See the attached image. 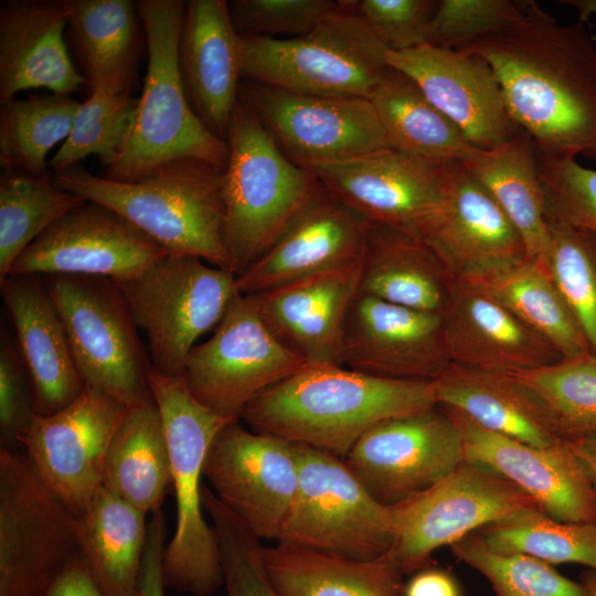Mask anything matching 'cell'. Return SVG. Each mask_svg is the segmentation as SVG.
Segmentation results:
<instances>
[{"label": "cell", "mask_w": 596, "mask_h": 596, "mask_svg": "<svg viewBox=\"0 0 596 596\" xmlns=\"http://www.w3.org/2000/svg\"><path fill=\"white\" fill-rule=\"evenodd\" d=\"M579 457V456H578ZM581 458V457H579ZM583 459V458H582ZM583 461L585 462L592 478H593V481H594V486H595V489H596V465L583 459Z\"/></svg>", "instance_id": "obj_58"}, {"label": "cell", "mask_w": 596, "mask_h": 596, "mask_svg": "<svg viewBox=\"0 0 596 596\" xmlns=\"http://www.w3.org/2000/svg\"><path fill=\"white\" fill-rule=\"evenodd\" d=\"M370 225L323 187L268 252L236 275V289L254 295L358 260Z\"/></svg>", "instance_id": "obj_24"}, {"label": "cell", "mask_w": 596, "mask_h": 596, "mask_svg": "<svg viewBox=\"0 0 596 596\" xmlns=\"http://www.w3.org/2000/svg\"><path fill=\"white\" fill-rule=\"evenodd\" d=\"M520 6L514 24L459 50L490 64L538 152L596 160V43L581 20L563 25L533 0Z\"/></svg>", "instance_id": "obj_1"}, {"label": "cell", "mask_w": 596, "mask_h": 596, "mask_svg": "<svg viewBox=\"0 0 596 596\" xmlns=\"http://www.w3.org/2000/svg\"><path fill=\"white\" fill-rule=\"evenodd\" d=\"M386 62L412 78L478 149H497L520 131L498 77L479 54L424 44L386 52Z\"/></svg>", "instance_id": "obj_22"}, {"label": "cell", "mask_w": 596, "mask_h": 596, "mask_svg": "<svg viewBox=\"0 0 596 596\" xmlns=\"http://www.w3.org/2000/svg\"><path fill=\"white\" fill-rule=\"evenodd\" d=\"M450 163L387 147L308 170L368 223L426 238L444 207Z\"/></svg>", "instance_id": "obj_15"}, {"label": "cell", "mask_w": 596, "mask_h": 596, "mask_svg": "<svg viewBox=\"0 0 596 596\" xmlns=\"http://www.w3.org/2000/svg\"><path fill=\"white\" fill-rule=\"evenodd\" d=\"M437 405L433 381L391 380L340 364H306L255 397L252 430L345 458L375 425Z\"/></svg>", "instance_id": "obj_2"}, {"label": "cell", "mask_w": 596, "mask_h": 596, "mask_svg": "<svg viewBox=\"0 0 596 596\" xmlns=\"http://www.w3.org/2000/svg\"><path fill=\"white\" fill-rule=\"evenodd\" d=\"M454 279L425 237L370 225L359 292L398 306L443 313Z\"/></svg>", "instance_id": "obj_32"}, {"label": "cell", "mask_w": 596, "mask_h": 596, "mask_svg": "<svg viewBox=\"0 0 596 596\" xmlns=\"http://www.w3.org/2000/svg\"><path fill=\"white\" fill-rule=\"evenodd\" d=\"M520 1L440 0L429 24L427 44L461 49L520 20Z\"/></svg>", "instance_id": "obj_48"}, {"label": "cell", "mask_w": 596, "mask_h": 596, "mask_svg": "<svg viewBox=\"0 0 596 596\" xmlns=\"http://www.w3.org/2000/svg\"><path fill=\"white\" fill-rule=\"evenodd\" d=\"M298 488L277 542L370 561L393 543L387 507L379 503L343 458L295 444Z\"/></svg>", "instance_id": "obj_11"}, {"label": "cell", "mask_w": 596, "mask_h": 596, "mask_svg": "<svg viewBox=\"0 0 596 596\" xmlns=\"http://www.w3.org/2000/svg\"><path fill=\"white\" fill-rule=\"evenodd\" d=\"M148 384L163 423L177 503L175 530L162 556L163 585L178 593L209 596L224 579L217 540L202 513L200 480L213 438L234 419L199 403L183 374L166 375L150 366Z\"/></svg>", "instance_id": "obj_6"}, {"label": "cell", "mask_w": 596, "mask_h": 596, "mask_svg": "<svg viewBox=\"0 0 596 596\" xmlns=\"http://www.w3.org/2000/svg\"><path fill=\"white\" fill-rule=\"evenodd\" d=\"M440 407L460 432L465 461L504 477L555 520L596 524L594 481L570 443L529 445L488 430L455 408Z\"/></svg>", "instance_id": "obj_20"}, {"label": "cell", "mask_w": 596, "mask_h": 596, "mask_svg": "<svg viewBox=\"0 0 596 596\" xmlns=\"http://www.w3.org/2000/svg\"><path fill=\"white\" fill-rule=\"evenodd\" d=\"M538 167L546 219L596 233V170L573 157L540 152Z\"/></svg>", "instance_id": "obj_47"}, {"label": "cell", "mask_w": 596, "mask_h": 596, "mask_svg": "<svg viewBox=\"0 0 596 596\" xmlns=\"http://www.w3.org/2000/svg\"><path fill=\"white\" fill-rule=\"evenodd\" d=\"M534 501L496 471L462 461L430 488L387 507L389 551L403 575L428 566L432 553Z\"/></svg>", "instance_id": "obj_12"}, {"label": "cell", "mask_w": 596, "mask_h": 596, "mask_svg": "<svg viewBox=\"0 0 596 596\" xmlns=\"http://www.w3.org/2000/svg\"><path fill=\"white\" fill-rule=\"evenodd\" d=\"M222 170L178 159L134 182L95 175L79 163L50 172L56 185L116 211L168 254L196 256L234 273L223 240Z\"/></svg>", "instance_id": "obj_3"}, {"label": "cell", "mask_w": 596, "mask_h": 596, "mask_svg": "<svg viewBox=\"0 0 596 596\" xmlns=\"http://www.w3.org/2000/svg\"><path fill=\"white\" fill-rule=\"evenodd\" d=\"M238 99L254 111L283 153L306 169L389 147L368 98L304 95L245 79Z\"/></svg>", "instance_id": "obj_14"}, {"label": "cell", "mask_w": 596, "mask_h": 596, "mask_svg": "<svg viewBox=\"0 0 596 596\" xmlns=\"http://www.w3.org/2000/svg\"><path fill=\"white\" fill-rule=\"evenodd\" d=\"M426 240L455 278L526 256L523 241L490 192L461 162H451L441 214Z\"/></svg>", "instance_id": "obj_29"}, {"label": "cell", "mask_w": 596, "mask_h": 596, "mask_svg": "<svg viewBox=\"0 0 596 596\" xmlns=\"http://www.w3.org/2000/svg\"><path fill=\"white\" fill-rule=\"evenodd\" d=\"M450 363L441 313L355 296L344 321L341 365L382 379L434 381Z\"/></svg>", "instance_id": "obj_21"}, {"label": "cell", "mask_w": 596, "mask_h": 596, "mask_svg": "<svg viewBox=\"0 0 596 596\" xmlns=\"http://www.w3.org/2000/svg\"><path fill=\"white\" fill-rule=\"evenodd\" d=\"M178 65L192 110L226 141L242 78V36L232 23L228 1H185Z\"/></svg>", "instance_id": "obj_26"}, {"label": "cell", "mask_w": 596, "mask_h": 596, "mask_svg": "<svg viewBox=\"0 0 596 596\" xmlns=\"http://www.w3.org/2000/svg\"><path fill=\"white\" fill-rule=\"evenodd\" d=\"M168 254L116 211L86 202L18 257L9 275H83L123 280Z\"/></svg>", "instance_id": "obj_19"}, {"label": "cell", "mask_w": 596, "mask_h": 596, "mask_svg": "<svg viewBox=\"0 0 596 596\" xmlns=\"http://www.w3.org/2000/svg\"><path fill=\"white\" fill-rule=\"evenodd\" d=\"M203 476L255 536L279 540L298 488L295 444L231 421L213 438Z\"/></svg>", "instance_id": "obj_16"}, {"label": "cell", "mask_w": 596, "mask_h": 596, "mask_svg": "<svg viewBox=\"0 0 596 596\" xmlns=\"http://www.w3.org/2000/svg\"><path fill=\"white\" fill-rule=\"evenodd\" d=\"M137 106L134 95L91 91L79 104L68 137L49 160V170L62 171L89 156H97L106 169L115 164L131 134Z\"/></svg>", "instance_id": "obj_43"}, {"label": "cell", "mask_w": 596, "mask_h": 596, "mask_svg": "<svg viewBox=\"0 0 596 596\" xmlns=\"http://www.w3.org/2000/svg\"><path fill=\"white\" fill-rule=\"evenodd\" d=\"M31 389L15 342L1 329L0 340V441L13 449L18 436L35 416Z\"/></svg>", "instance_id": "obj_51"}, {"label": "cell", "mask_w": 596, "mask_h": 596, "mask_svg": "<svg viewBox=\"0 0 596 596\" xmlns=\"http://www.w3.org/2000/svg\"><path fill=\"white\" fill-rule=\"evenodd\" d=\"M87 201L58 185L51 172L32 175L3 169L0 175V281L21 253L51 225Z\"/></svg>", "instance_id": "obj_40"}, {"label": "cell", "mask_w": 596, "mask_h": 596, "mask_svg": "<svg viewBox=\"0 0 596 596\" xmlns=\"http://www.w3.org/2000/svg\"><path fill=\"white\" fill-rule=\"evenodd\" d=\"M560 2L574 8L578 13V20L583 22L596 15V0H562Z\"/></svg>", "instance_id": "obj_55"}, {"label": "cell", "mask_w": 596, "mask_h": 596, "mask_svg": "<svg viewBox=\"0 0 596 596\" xmlns=\"http://www.w3.org/2000/svg\"><path fill=\"white\" fill-rule=\"evenodd\" d=\"M0 289L28 374L34 412L53 414L71 404L85 386L61 317L39 275H9L0 281Z\"/></svg>", "instance_id": "obj_28"}, {"label": "cell", "mask_w": 596, "mask_h": 596, "mask_svg": "<svg viewBox=\"0 0 596 596\" xmlns=\"http://www.w3.org/2000/svg\"><path fill=\"white\" fill-rule=\"evenodd\" d=\"M116 284L146 334L150 366L166 375L182 374L195 341L215 329L238 294L233 272L192 255L166 254Z\"/></svg>", "instance_id": "obj_8"}, {"label": "cell", "mask_w": 596, "mask_h": 596, "mask_svg": "<svg viewBox=\"0 0 596 596\" xmlns=\"http://www.w3.org/2000/svg\"><path fill=\"white\" fill-rule=\"evenodd\" d=\"M459 278L502 304L546 339L562 359L590 353L576 317L540 259L524 256Z\"/></svg>", "instance_id": "obj_35"}, {"label": "cell", "mask_w": 596, "mask_h": 596, "mask_svg": "<svg viewBox=\"0 0 596 596\" xmlns=\"http://www.w3.org/2000/svg\"><path fill=\"white\" fill-rule=\"evenodd\" d=\"M306 364L267 328L252 299L238 292L212 336L190 351L182 374L199 403L217 416L240 419L255 397Z\"/></svg>", "instance_id": "obj_13"}, {"label": "cell", "mask_w": 596, "mask_h": 596, "mask_svg": "<svg viewBox=\"0 0 596 596\" xmlns=\"http://www.w3.org/2000/svg\"><path fill=\"white\" fill-rule=\"evenodd\" d=\"M441 316L451 363L515 374L562 359L546 339L465 278L453 280Z\"/></svg>", "instance_id": "obj_25"}, {"label": "cell", "mask_w": 596, "mask_h": 596, "mask_svg": "<svg viewBox=\"0 0 596 596\" xmlns=\"http://www.w3.org/2000/svg\"><path fill=\"white\" fill-rule=\"evenodd\" d=\"M386 52L350 1H339L305 35L242 36V78L304 95L370 99L390 68Z\"/></svg>", "instance_id": "obj_7"}, {"label": "cell", "mask_w": 596, "mask_h": 596, "mask_svg": "<svg viewBox=\"0 0 596 596\" xmlns=\"http://www.w3.org/2000/svg\"><path fill=\"white\" fill-rule=\"evenodd\" d=\"M582 582L588 587L593 596H596V573L592 571L584 573Z\"/></svg>", "instance_id": "obj_57"}, {"label": "cell", "mask_w": 596, "mask_h": 596, "mask_svg": "<svg viewBox=\"0 0 596 596\" xmlns=\"http://www.w3.org/2000/svg\"><path fill=\"white\" fill-rule=\"evenodd\" d=\"M171 485V461L153 398L129 406L109 445L103 487L143 513L161 510Z\"/></svg>", "instance_id": "obj_36"}, {"label": "cell", "mask_w": 596, "mask_h": 596, "mask_svg": "<svg viewBox=\"0 0 596 596\" xmlns=\"http://www.w3.org/2000/svg\"><path fill=\"white\" fill-rule=\"evenodd\" d=\"M63 0H8L0 7V104L28 89L72 95L87 85L66 42Z\"/></svg>", "instance_id": "obj_27"}, {"label": "cell", "mask_w": 596, "mask_h": 596, "mask_svg": "<svg viewBox=\"0 0 596 596\" xmlns=\"http://www.w3.org/2000/svg\"><path fill=\"white\" fill-rule=\"evenodd\" d=\"M128 406L89 386L64 408L35 415L18 444L43 482L77 515L103 485L111 439Z\"/></svg>", "instance_id": "obj_17"}, {"label": "cell", "mask_w": 596, "mask_h": 596, "mask_svg": "<svg viewBox=\"0 0 596 596\" xmlns=\"http://www.w3.org/2000/svg\"><path fill=\"white\" fill-rule=\"evenodd\" d=\"M450 549L455 557L488 579L497 596H593L583 582L563 576L551 564L523 554L491 551L478 531Z\"/></svg>", "instance_id": "obj_45"}, {"label": "cell", "mask_w": 596, "mask_h": 596, "mask_svg": "<svg viewBox=\"0 0 596 596\" xmlns=\"http://www.w3.org/2000/svg\"><path fill=\"white\" fill-rule=\"evenodd\" d=\"M363 257L289 284L247 295L289 351L308 364H340L348 310L360 291Z\"/></svg>", "instance_id": "obj_23"}, {"label": "cell", "mask_w": 596, "mask_h": 596, "mask_svg": "<svg viewBox=\"0 0 596 596\" xmlns=\"http://www.w3.org/2000/svg\"><path fill=\"white\" fill-rule=\"evenodd\" d=\"M435 0L350 1L389 51L403 52L427 44Z\"/></svg>", "instance_id": "obj_50"}, {"label": "cell", "mask_w": 596, "mask_h": 596, "mask_svg": "<svg viewBox=\"0 0 596 596\" xmlns=\"http://www.w3.org/2000/svg\"><path fill=\"white\" fill-rule=\"evenodd\" d=\"M339 1L232 0L228 11L241 36L289 39L309 33Z\"/></svg>", "instance_id": "obj_49"}, {"label": "cell", "mask_w": 596, "mask_h": 596, "mask_svg": "<svg viewBox=\"0 0 596 596\" xmlns=\"http://www.w3.org/2000/svg\"><path fill=\"white\" fill-rule=\"evenodd\" d=\"M267 575L280 596H403V574L387 552L361 561L280 542L263 546Z\"/></svg>", "instance_id": "obj_34"}, {"label": "cell", "mask_w": 596, "mask_h": 596, "mask_svg": "<svg viewBox=\"0 0 596 596\" xmlns=\"http://www.w3.org/2000/svg\"><path fill=\"white\" fill-rule=\"evenodd\" d=\"M461 163L490 192L519 232L526 256L541 259L549 233L538 151L521 131L505 145L476 149Z\"/></svg>", "instance_id": "obj_38"}, {"label": "cell", "mask_w": 596, "mask_h": 596, "mask_svg": "<svg viewBox=\"0 0 596 596\" xmlns=\"http://www.w3.org/2000/svg\"><path fill=\"white\" fill-rule=\"evenodd\" d=\"M147 47V72L125 149L105 178L134 182L158 166L196 159L224 168L228 147L192 110L178 65L185 1L138 0Z\"/></svg>", "instance_id": "obj_5"}, {"label": "cell", "mask_w": 596, "mask_h": 596, "mask_svg": "<svg viewBox=\"0 0 596 596\" xmlns=\"http://www.w3.org/2000/svg\"><path fill=\"white\" fill-rule=\"evenodd\" d=\"M547 233L540 260L596 354V233L555 220H547Z\"/></svg>", "instance_id": "obj_44"}, {"label": "cell", "mask_w": 596, "mask_h": 596, "mask_svg": "<svg viewBox=\"0 0 596 596\" xmlns=\"http://www.w3.org/2000/svg\"><path fill=\"white\" fill-rule=\"evenodd\" d=\"M164 588L162 579V560L160 555L155 553L147 554L142 562L141 595L164 596Z\"/></svg>", "instance_id": "obj_54"}, {"label": "cell", "mask_w": 596, "mask_h": 596, "mask_svg": "<svg viewBox=\"0 0 596 596\" xmlns=\"http://www.w3.org/2000/svg\"><path fill=\"white\" fill-rule=\"evenodd\" d=\"M146 515L103 486L76 515L79 556L105 596H142Z\"/></svg>", "instance_id": "obj_33"}, {"label": "cell", "mask_w": 596, "mask_h": 596, "mask_svg": "<svg viewBox=\"0 0 596 596\" xmlns=\"http://www.w3.org/2000/svg\"><path fill=\"white\" fill-rule=\"evenodd\" d=\"M76 515L24 453L0 449V596H46L79 558Z\"/></svg>", "instance_id": "obj_10"}, {"label": "cell", "mask_w": 596, "mask_h": 596, "mask_svg": "<svg viewBox=\"0 0 596 596\" xmlns=\"http://www.w3.org/2000/svg\"><path fill=\"white\" fill-rule=\"evenodd\" d=\"M478 532L496 553L523 554L551 565L575 563L596 573V524L558 521L530 507Z\"/></svg>", "instance_id": "obj_41"}, {"label": "cell", "mask_w": 596, "mask_h": 596, "mask_svg": "<svg viewBox=\"0 0 596 596\" xmlns=\"http://www.w3.org/2000/svg\"><path fill=\"white\" fill-rule=\"evenodd\" d=\"M45 286L84 384L128 407L152 400L149 356L116 281L96 276L47 275Z\"/></svg>", "instance_id": "obj_9"}, {"label": "cell", "mask_w": 596, "mask_h": 596, "mask_svg": "<svg viewBox=\"0 0 596 596\" xmlns=\"http://www.w3.org/2000/svg\"><path fill=\"white\" fill-rule=\"evenodd\" d=\"M222 170L223 240L236 275L258 260L322 190L310 170L289 160L240 99Z\"/></svg>", "instance_id": "obj_4"}, {"label": "cell", "mask_w": 596, "mask_h": 596, "mask_svg": "<svg viewBox=\"0 0 596 596\" xmlns=\"http://www.w3.org/2000/svg\"><path fill=\"white\" fill-rule=\"evenodd\" d=\"M570 444L581 458L596 465V437Z\"/></svg>", "instance_id": "obj_56"}, {"label": "cell", "mask_w": 596, "mask_h": 596, "mask_svg": "<svg viewBox=\"0 0 596 596\" xmlns=\"http://www.w3.org/2000/svg\"><path fill=\"white\" fill-rule=\"evenodd\" d=\"M81 102L70 95L32 94L0 107V164L32 175L49 170L46 156L68 137Z\"/></svg>", "instance_id": "obj_39"}, {"label": "cell", "mask_w": 596, "mask_h": 596, "mask_svg": "<svg viewBox=\"0 0 596 596\" xmlns=\"http://www.w3.org/2000/svg\"><path fill=\"white\" fill-rule=\"evenodd\" d=\"M46 596H105L82 558L74 561L54 582Z\"/></svg>", "instance_id": "obj_53"}, {"label": "cell", "mask_w": 596, "mask_h": 596, "mask_svg": "<svg viewBox=\"0 0 596 596\" xmlns=\"http://www.w3.org/2000/svg\"><path fill=\"white\" fill-rule=\"evenodd\" d=\"M66 42L89 91L134 95L138 82L141 28L131 0H63Z\"/></svg>", "instance_id": "obj_31"}, {"label": "cell", "mask_w": 596, "mask_h": 596, "mask_svg": "<svg viewBox=\"0 0 596 596\" xmlns=\"http://www.w3.org/2000/svg\"><path fill=\"white\" fill-rule=\"evenodd\" d=\"M403 596H462V592L451 573L425 567L405 584Z\"/></svg>", "instance_id": "obj_52"}, {"label": "cell", "mask_w": 596, "mask_h": 596, "mask_svg": "<svg viewBox=\"0 0 596 596\" xmlns=\"http://www.w3.org/2000/svg\"><path fill=\"white\" fill-rule=\"evenodd\" d=\"M512 375L544 403L564 441L596 437V354L561 359Z\"/></svg>", "instance_id": "obj_42"}, {"label": "cell", "mask_w": 596, "mask_h": 596, "mask_svg": "<svg viewBox=\"0 0 596 596\" xmlns=\"http://www.w3.org/2000/svg\"><path fill=\"white\" fill-rule=\"evenodd\" d=\"M201 501L217 540L226 596H280L267 575L260 540L207 487Z\"/></svg>", "instance_id": "obj_46"}, {"label": "cell", "mask_w": 596, "mask_h": 596, "mask_svg": "<svg viewBox=\"0 0 596 596\" xmlns=\"http://www.w3.org/2000/svg\"><path fill=\"white\" fill-rule=\"evenodd\" d=\"M344 461L369 493L390 507L430 488L461 464V436L436 405L375 425Z\"/></svg>", "instance_id": "obj_18"}, {"label": "cell", "mask_w": 596, "mask_h": 596, "mask_svg": "<svg viewBox=\"0 0 596 596\" xmlns=\"http://www.w3.org/2000/svg\"><path fill=\"white\" fill-rule=\"evenodd\" d=\"M433 387L437 405L488 430L538 447L563 441L544 403L512 374L450 363Z\"/></svg>", "instance_id": "obj_30"}, {"label": "cell", "mask_w": 596, "mask_h": 596, "mask_svg": "<svg viewBox=\"0 0 596 596\" xmlns=\"http://www.w3.org/2000/svg\"><path fill=\"white\" fill-rule=\"evenodd\" d=\"M390 148L425 160L461 162L477 148L406 74L390 67L370 98Z\"/></svg>", "instance_id": "obj_37"}]
</instances>
